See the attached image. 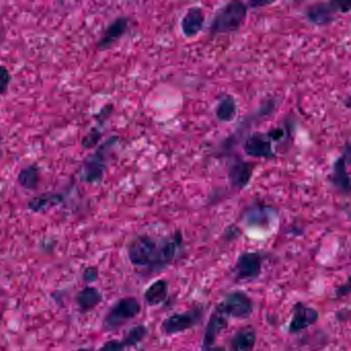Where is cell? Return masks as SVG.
<instances>
[{
	"label": "cell",
	"mask_w": 351,
	"mask_h": 351,
	"mask_svg": "<svg viewBox=\"0 0 351 351\" xmlns=\"http://www.w3.org/2000/svg\"><path fill=\"white\" fill-rule=\"evenodd\" d=\"M349 157H350V147L348 143H346V147L342 155L336 160L332 166V176H330L334 186L346 194L350 192V180H349L348 169H347Z\"/></svg>",
	"instance_id": "obj_14"
},
{
	"label": "cell",
	"mask_w": 351,
	"mask_h": 351,
	"mask_svg": "<svg viewBox=\"0 0 351 351\" xmlns=\"http://www.w3.org/2000/svg\"><path fill=\"white\" fill-rule=\"evenodd\" d=\"M215 310L225 315L228 319H247L254 312V301L245 291H230L215 306Z\"/></svg>",
	"instance_id": "obj_5"
},
{
	"label": "cell",
	"mask_w": 351,
	"mask_h": 351,
	"mask_svg": "<svg viewBox=\"0 0 351 351\" xmlns=\"http://www.w3.org/2000/svg\"><path fill=\"white\" fill-rule=\"evenodd\" d=\"M228 326H229V319L225 315L215 310L211 313L210 317L207 322L206 328H205L202 349L208 348V347L215 345L219 335L228 328Z\"/></svg>",
	"instance_id": "obj_16"
},
{
	"label": "cell",
	"mask_w": 351,
	"mask_h": 351,
	"mask_svg": "<svg viewBox=\"0 0 351 351\" xmlns=\"http://www.w3.org/2000/svg\"><path fill=\"white\" fill-rule=\"evenodd\" d=\"M268 215H270V208L268 207H256V208H252L248 211L246 215V221L252 226H261L262 221H267L268 223V217L270 219Z\"/></svg>",
	"instance_id": "obj_23"
},
{
	"label": "cell",
	"mask_w": 351,
	"mask_h": 351,
	"mask_svg": "<svg viewBox=\"0 0 351 351\" xmlns=\"http://www.w3.org/2000/svg\"><path fill=\"white\" fill-rule=\"evenodd\" d=\"M350 12L348 3L330 1V3H318L310 5L306 10L305 15L312 24L317 26L328 25L335 20L338 14H347Z\"/></svg>",
	"instance_id": "obj_8"
},
{
	"label": "cell",
	"mask_w": 351,
	"mask_h": 351,
	"mask_svg": "<svg viewBox=\"0 0 351 351\" xmlns=\"http://www.w3.org/2000/svg\"><path fill=\"white\" fill-rule=\"evenodd\" d=\"M202 351H228L225 346L221 345H213V346L208 347V348L202 349Z\"/></svg>",
	"instance_id": "obj_29"
},
{
	"label": "cell",
	"mask_w": 351,
	"mask_h": 351,
	"mask_svg": "<svg viewBox=\"0 0 351 351\" xmlns=\"http://www.w3.org/2000/svg\"><path fill=\"white\" fill-rule=\"evenodd\" d=\"M147 334L149 328L145 324H136L122 339L106 341L97 351H126V349L141 344Z\"/></svg>",
	"instance_id": "obj_10"
},
{
	"label": "cell",
	"mask_w": 351,
	"mask_h": 351,
	"mask_svg": "<svg viewBox=\"0 0 351 351\" xmlns=\"http://www.w3.org/2000/svg\"><path fill=\"white\" fill-rule=\"evenodd\" d=\"M119 137L110 136L84 161L80 180L86 184H98L104 180L112 149L118 145Z\"/></svg>",
	"instance_id": "obj_2"
},
{
	"label": "cell",
	"mask_w": 351,
	"mask_h": 351,
	"mask_svg": "<svg viewBox=\"0 0 351 351\" xmlns=\"http://www.w3.org/2000/svg\"><path fill=\"white\" fill-rule=\"evenodd\" d=\"M258 342V334L252 324L238 328L229 341L231 351H254Z\"/></svg>",
	"instance_id": "obj_15"
},
{
	"label": "cell",
	"mask_w": 351,
	"mask_h": 351,
	"mask_svg": "<svg viewBox=\"0 0 351 351\" xmlns=\"http://www.w3.org/2000/svg\"><path fill=\"white\" fill-rule=\"evenodd\" d=\"M254 164L244 161L241 158H234L228 168V178L233 188H245L252 180Z\"/></svg>",
	"instance_id": "obj_13"
},
{
	"label": "cell",
	"mask_w": 351,
	"mask_h": 351,
	"mask_svg": "<svg viewBox=\"0 0 351 351\" xmlns=\"http://www.w3.org/2000/svg\"><path fill=\"white\" fill-rule=\"evenodd\" d=\"M102 132L98 128H92L82 139V147L85 149H92L97 147L101 141Z\"/></svg>",
	"instance_id": "obj_24"
},
{
	"label": "cell",
	"mask_w": 351,
	"mask_h": 351,
	"mask_svg": "<svg viewBox=\"0 0 351 351\" xmlns=\"http://www.w3.org/2000/svg\"><path fill=\"white\" fill-rule=\"evenodd\" d=\"M65 196L61 193H45L34 197L28 202L27 208L32 213H46L64 202Z\"/></svg>",
	"instance_id": "obj_19"
},
{
	"label": "cell",
	"mask_w": 351,
	"mask_h": 351,
	"mask_svg": "<svg viewBox=\"0 0 351 351\" xmlns=\"http://www.w3.org/2000/svg\"><path fill=\"white\" fill-rule=\"evenodd\" d=\"M248 8L241 1H231L217 10L209 26L213 36L235 32L241 27L247 16Z\"/></svg>",
	"instance_id": "obj_3"
},
{
	"label": "cell",
	"mask_w": 351,
	"mask_h": 351,
	"mask_svg": "<svg viewBox=\"0 0 351 351\" xmlns=\"http://www.w3.org/2000/svg\"><path fill=\"white\" fill-rule=\"evenodd\" d=\"M101 302V291L94 287H84L75 297V303H77L80 311L83 312V313L91 311Z\"/></svg>",
	"instance_id": "obj_20"
},
{
	"label": "cell",
	"mask_w": 351,
	"mask_h": 351,
	"mask_svg": "<svg viewBox=\"0 0 351 351\" xmlns=\"http://www.w3.org/2000/svg\"><path fill=\"white\" fill-rule=\"evenodd\" d=\"M266 256L263 252L246 250L236 258L232 274L236 281H254L262 274Z\"/></svg>",
	"instance_id": "obj_6"
},
{
	"label": "cell",
	"mask_w": 351,
	"mask_h": 351,
	"mask_svg": "<svg viewBox=\"0 0 351 351\" xmlns=\"http://www.w3.org/2000/svg\"><path fill=\"white\" fill-rule=\"evenodd\" d=\"M204 310L202 307L191 308L186 311L173 313L162 322L161 330L166 336L182 334L200 324Z\"/></svg>",
	"instance_id": "obj_7"
},
{
	"label": "cell",
	"mask_w": 351,
	"mask_h": 351,
	"mask_svg": "<svg viewBox=\"0 0 351 351\" xmlns=\"http://www.w3.org/2000/svg\"><path fill=\"white\" fill-rule=\"evenodd\" d=\"M141 312V304L137 298H121L106 312L102 328L106 332H114L135 319Z\"/></svg>",
	"instance_id": "obj_4"
},
{
	"label": "cell",
	"mask_w": 351,
	"mask_h": 351,
	"mask_svg": "<svg viewBox=\"0 0 351 351\" xmlns=\"http://www.w3.org/2000/svg\"><path fill=\"white\" fill-rule=\"evenodd\" d=\"M272 141L269 138L267 133H252L246 138L243 149L245 155L261 159H274L275 153L273 151Z\"/></svg>",
	"instance_id": "obj_11"
},
{
	"label": "cell",
	"mask_w": 351,
	"mask_h": 351,
	"mask_svg": "<svg viewBox=\"0 0 351 351\" xmlns=\"http://www.w3.org/2000/svg\"><path fill=\"white\" fill-rule=\"evenodd\" d=\"M18 184L28 191H34L40 184V168L38 164H30L20 170L17 176Z\"/></svg>",
	"instance_id": "obj_21"
},
{
	"label": "cell",
	"mask_w": 351,
	"mask_h": 351,
	"mask_svg": "<svg viewBox=\"0 0 351 351\" xmlns=\"http://www.w3.org/2000/svg\"><path fill=\"white\" fill-rule=\"evenodd\" d=\"M169 295V283L166 279L160 278L149 285L143 293L145 303L149 307L162 305Z\"/></svg>",
	"instance_id": "obj_18"
},
{
	"label": "cell",
	"mask_w": 351,
	"mask_h": 351,
	"mask_svg": "<svg viewBox=\"0 0 351 351\" xmlns=\"http://www.w3.org/2000/svg\"><path fill=\"white\" fill-rule=\"evenodd\" d=\"M319 319V312L303 302H297L291 310V318L287 326V332L291 335L299 334L314 326Z\"/></svg>",
	"instance_id": "obj_9"
},
{
	"label": "cell",
	"mask_w": 351,
	"mask_h": 351,
	"mask_svg": "<svg viewBox=\"0 0 351 351\" xmlns=\"http://www.w3.org/2000/svg\"><path fill=\"white\" fill-rule=\"evenodd\" d=\"M269 138L272 141V143L274 141H279L285 137V128H275L273 130H271L270 132L267 133Z\"/></svg>",
	"instance_id": "obj_27"
},
{
	"label": "cell",
	"mask_w": 351,
	"mask_h": 351,
	"mask_svg": "<svg viewBox=\"0 0 351 351\" xmlns=\"http://www.w3.org/2000/svg\"><path fill=\"white\" fill-rule=\"evenodd\" d=\"M182 250L184 237L180 231L158 238L141 234L133 237L127 245L131 264L147 274H157L169 268L178 260Z\"/></svg>",
	"instance_id": "obj_1"
},
{
	"label": "cell",
	"mask_w": 351,
	"mask_h": 351,
	"mask_svg": "<svg viewBox=\"0 0 351 351\" xmlns=\"http://www.w3.org/2000/svg\"><path fill=\"white\" fill-rule=\"evenodd\" d=\"M349 293H350V282H349V279H347L346 283L337 287L336 291H335L337 298L346 297V295H349Z\"/></svg>",
	"instance_id": "obj_28"
},
{
	"label": "cell",
	"mask_w": 351,
	"mask_h": 351,
	"mask_svg": "<svg viewBox=\"0 0 351 351\" xmlns=\"http://www.w3.org/2000/svg\"><path fill=\"white\" fill-rule=\"evenodd\" d=\"M237 114V104L235 98L229 94L221 96L215 108L217 120L223 123L232 122Z\"/></svg>",
	"instance_id": "obj_22"
},
{
	"label": "cell",
	"mask_w": 351,
	"mask_h": 351,
	"mask_svg": "<svg viewBox=\"0 0 351 351\" xmlns=\"http://www.w3.org/2000/svg\"><path fill=\"white\" fill-rule=\"evenodd\" d=\"M12 83L11 71L5 65H0V95H5Z\"/></svg>",
	"instance_id": "obj_25"
},
{
	"label": "cell",
	"mask_w": 351,
	"mask_h": 351,
	"mask_svg": "<svg viewBox=\"0 0 351 351\" xmlns=\"http://www.w3.org/2000/svg\"><path fill=\"white\" fill-rule=\"evenodd\" d=\"M205 14L201 8L193 7L186 11L180 22L182 34L186 38H192L198 36L204 27Z\"/></svg>",
	"instance_id": "obj_17"
},
{
	"label": "cell",
	"mask_w": 351,
	"mask_h": 351,
	"mask_svg": "<svg viewBox=\"0 0 351 351\" xmlns=\"http://www.w3.org/2000/svg\"><path fill=\"white\" fill-rule=\"evenodd\" d=\"M98 271L97 267H87L86 270L84 271L83 279L87 283L95 282L98 279Z\"/></svg>",
	"instance_id": "obj_26"
},
{
	"label": "cell",
	"mask_w": 351,
	"mask_h": 351,
	"mask_svg": "<svg viewBox=\"0 0 351 351\" xmlns=\"http://www.w3.org/2000/svg\"><path fill=\"white\" fill-rule=\"evenodd\" d=\"M130 19L126 16L116 18L102 34L101 38L96 43L98 51H106L116 45L126 34Z\"/></svg>",
	"instance_id": "obj_12"
}]
</instances>
